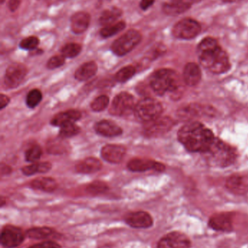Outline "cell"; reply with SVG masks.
I'll use <instances>...</instances> for the list:
<instances>
[{
  "label": "cell",
  "instance_id": "obj_46",
  "mask_svg": "<svg viewBox=\"0 0 248 248\" xmlns=\"http://www.w3.org/2000/svg\"><path fill=\"white\" fill-rule=\"evenodd\" d=\"M12 169L10 166H7V165L1 164V175H7L9 173H11Z\"/></svg>",
  "mask_w": 248,
  "mask_h": 248
},
{
  "label": "cell",
  "instance_id": "obj_36",
  "mask_svg": "<svg viewBox=\"0 0 248 248\" xmlns=\"http://www.w3.org/2000/svg\"><path fill=\"white\" fill-rule=\"evenodd\" d=\"M42 155V149L37 145H33L29 147L25 153V157H26V161L33 162L36 161L40 158Z\"/></svg>",
  "mask_w": 248,
  "mask_h": 248
},
{
  "label": "cell",
  "instance_id": "obj_20",
  "mask_svg": "<svg viewBox=\"0 0 248 248\" xmlns=\"http://www.w3.org/2000/svg\"><path fill=\"white\" fill-rule=\"evenodd\" d=\"M90 22V16L86 12H78L73 15L71 18V31L76 34L84 33Z\"/></svg>",
  "mask_w": 248,
  "mask_h": 248
},
{
  "label": "cell",
  "instance_id": "obj_22",
  "mask_svg": "<svg viewBox=\"0 0 248 248\" xmlns=\"http://www.w3.org/2000/svg\"><path fill=\"white\" fill-rule=\"evenodd\" d=\"M202 78V73L199 65L194 62L186 64L183 70V79L188 86L194 87L199 84Z\"/></svg>",
  "mask_w": 248,
  "mask_h": 248
},
{
  "label": "cell",
  "instance_id": "obj_45",
  "mask_svg": "<svg viewBox=\"0 0 248 248\" xmlns=\"http://www.w3.org/2000/svg\"><path fill=\"white\" fill-rule=\"evenodd\" d=\"M0 100H1V104H0L1 109L4 108L9 104V103H10V99H9V97L3 94H1Z\"/></svg>",
  "mask_w": 248,
  "mask_h": 248
},
{
  "label": "cell",
  "instance_id": "obj_27",
  "mask_svg": "<svg viewBox=\"0 0 248 248\" xmlns=\"http://www.w3.org/2000/svg\"><path fill=\"white\" fill-rule=\"evenodd\" d=\"M125 27H126V23L125 21H119L109 26H104L100 30V36L103 38L111 37L123 31Z\"/></svg>",
  "mask_w": 248,
  "mask_h": 248
},
{
  "label": "cell",
  "instance_id": "obj_21",
  "mask_svg": "<svg viewBox=\"0 0 248 248\" xmlns=\"http://www.w3.org/2000/svg\"><path fill=\"white\" fill-rule=\"evenodd\" d=\"M81 113L77 110H69L61 112L55 115L52 120L51 124L55 126L62 127L69 124H74L81 118Z\"/></svg>",
  "mask_w": 248,
  "mask_h": 248
},
{
  "label": "cell",
  "instance_id": "obj_13",
  "mask_svg": "<svg viewBox=\"0 0 248 248\" xmlns=\"http://www.w3.org/2000/svg\"><path fill=\"white\" fill-rule=\"evenodd\" d=\"M125 222L135 229H147L154 224L152 217L145 211H138L128 214L125 218Z\"/></svg>",
  "mask_w": 248,
  "mask_h": 248
},
{
  "label": "cell",
  "instance_id": "obj_11",
  "mask_svg": "<svg viewBox=\"0 0 248 248\" xmlns=\"http://www.w3.org/2000/svg\"><path fill=\"white\" fill-rule=\"evenodd\" d=\"M27 74V68L20 63H13L6 70L4 84L7 88L14 89L18 87Z\"/></svg>",
  "mask_w": 248,
  "mask_h": 248
},
{
  "label": "cell",
  "instance_id": "obj_12",
  "mask_svg": "<svg viewBox=\"0 0 248 248\" xmlns=\"http://www.w3.org/2000/svg\"><path fill=\"white\" fill-rule=\"evenodd\" d=\"M233 215L231 213H219L213 215L208 221L210 228L217 232H231L234 231Z\"/></svg>",
  "mask_w": 248,
  "mask_h": 248
},
{
  "label": "cell",
  "instance_id": "obj_43",
  "mask_svg": "<svg viewBox=\"0 0 248 248\" xmlns=\"http://www.w3.org/2000/svg\"><path fill=\"white\" fill-rule=\"evenodd\" d=\"M155 0H141L140 3V7L143 10H148L149 7L154 4Z\"/></svg>",
  "mask_w": 248,
  "mask_h": 248
},
{
  "label": "cell",
  "instance_id": "obj_16",
  "mask_svg": "<svg viewBox=\"0 0 248 248\" xmlns=\"http://www.w3.org/2000/svg\"><path fill=\"white\" fill-rule=\"evenodd\" d=\"M127 166L130 170L133 172H144L151 169L157 171H163L165 169L163 163L147 159H133L128 163Z\"/></svg>",
  "mask_w": 248,
  "mask_h": 248
},
{
  "label": "cell",
  "instance_id": "obj_29",
  "mask_svg": "<svg viewBox=\"0 0 248 248\" xmlns=\"http://www.w3.org/2000/svg\"><path fill=\"white\" fill-rule=\"evenodd\" d=\"M135 74V68L131 65L124 67L122 69L119 70L116 75L115 79L119 83H125L129 81Z\"/></svg>",
  "mask_w": 248,
  "mask_h": 248
},
{
  "label": "cell",
  "instance_id": "obj_44",
  "mask_svg": "<svg viewBox=\"0 0 248 248\" xmlns=\"http://www.w3.org/2000/svg\"><path fill=\"white\" fill-rule=\"evenodd\" d=\"M20 4V0H10L8 2V7L10 11L15 12Z\"/></svg>",
  "mask_w": 248,
  "mask_h": 248
},
{
  "label": "cell",
  "instance_id": "obj_15",
  "mask_svg": "<svg viewBox=\"0 0 248 248\" xmlns=\"http://www.w3.org/2000/svg\"><path fill=\"white\" fill-rule=\"evenodd\" d=\"M126 154L125 147L119 144H107L101 149V156L106 161L110 163H119Z\"/></svg>",
  "mask_w": 248,
  "mask_h": 248
},
{
  "label": "cell",
  "instance_id": "obj_10",
  "mask_svg": "<svg viewBox=\"0 0 248 248\" xmlns=\"http://www.w3.org/2000/svg\"><path fill=\"white\" fill-rule=\"evenodd\" d=\"M24 240V234L18 227L7 225L3 227L0 235V243L3 247L15 248Z\"/></svg>",
  "mask_w": 248,
  "mask_h": 248
},
{
  "label": "cell",
  "instance_id": "obj_9",
  "mask_svg": "<svg viewBox=\"0 0 248 248\" xmlns=\"http://www.w3.org/2000/svg\"><path fill=\"white\" fill-rule=\"evenodd\" d=\"M192 242L186 234L181 232H172L160 239L157 248H191Z\"/></svg>",
  "mask_w": 248,
  "mask_h": 248
},
{
  "label": "cell",
  "instance_id": "obj_26",
  "mask_svg": "<svg viewBox=\"0 0 248 248\" xmlns=\"http://www.w3.org/2000/svg\"><path fill=\"white\" fill-rule=\"evenodd\" d=\"M122 11L117 7H112L105 10L100 16L99 22L103 26H109L116 23V20L122 16Z\"/></svg>",
  "mask_w": 248,
  "mask_h": 248
},
{
  "label": "cell",
  "instance_id": "obj_35",
  "mask_svg": "<svg viewBox=\"0 0 248 248\" xmlns=\"http://www.w3.org/2000/svg\"><path fill=\"white\" fill-rule=\"evenodd\" d=\"M109 105V98L106 95L98 97L91 103V108L93 111L100 112L104 110Z\"/></svg>",
  "mask_w": 248,
  "mask_h": 248
},
{
  "label": "cell",
  "instance_id": "obj_42",
  "mask_svg": "<svg viewBox=\"0 0 248 248\" xmlns=\"http://www.w3.org/2000/svg\"><path fill=\"white\" fill-rule=\"evenodd\" d=\"M39 165V173H47L52 168V165L48 162H42V163H38Z\"/></svg>",
  "mask_w": 248,
  "mask_h": 248
},
{
  "label": "cell",
  "instance_id": "obj_41",
  "mask_svg": "<svg viewBox=\"0 0 248 248\" xmlns=\"http://www.w3.org/2000/svg\"><path fill=\"white\" fill-rule=\"evenodd\" d=\"M29 248H61V247L55 242L48 241L34 245Z\"/></svg>",
  "mask_w": 248,
  "mask_h": 248
},
{
  "label": "cell",
  "instance_id": "obj_7",
  "mask_svg": "<svg viewBox=\"0 0 248 248\" xmlns=\"http://www.w3.org/2000/svg\"><path fill=\"white\" fill-rule=\"evenodd\" d=\"M136 104L132 94L121 93L114 98L109 113L115 116H127L135 110Z\"/></svg>",
  "mask_w": 248,
  "mask_h": 248
},
{
  "label": "cell",
  "instance_id": "obj_31",
  "mask_svg": "<svg viewBox=\"0 0 248 248\" xmlns=\"http://www.w3.org/2000/svg\"><path fill=\"white\" fill-rule=\"evenodd\" d=\"M218 46H220L215 39L211 37H207L204 39L198 45V52L199 55V54L204 53V52L214 50V49L218 48Z\"/></svg>",
  "mask_w": 248,
  "mask_h": 248
},
{
  "label": "cell",
  "instance_id": "obj_32",
  "mask_svg": "<svg viewBox=\"0 0 248 248\" xmlns=\"http://www.w3.org/2000/svg\"><path fill=\"white\" fill-rule=\"evenodd\" d=\"M80 132V128L75 124H69L61 127L59 137L61 139L71 138Z\"/></svg>",
  "mask_w": 248,
  "mask_h": 248
},
{
  "label": "cell",
  "instance_id": "obj_30",
  "mask_svg": "<svg viewBox=\"0 0 248 248\" xmlns=\"http://www.w3.org/2000/svg\"><path fill=\"white\" fill-rule=\"evenodd\" d=\"M81 45L77 43H69L63 46L61 55L67 58H74L81 52Z\"/></svg>",
  "mask_w": 248,
  "mask_h": 248
},
{
  "label": "cell",
  "instance_id": "obj_34",
  "mask_svg": "<svg viewBox=\"0 0 248 248\" xmlns=\"http://www.w3.org/2000/svg\"><path fill=\"white\" fill-rule=\"evenodd\" d=\"M108 189H109V186L105 182L96 181L87 186V192L91 195H96L104 193Z\"/></svg>",
  "mask_w": 248,
  "mask_h": 248
},
{
  "label": "cell",
  "instance_id": "obj_8",
  "mask_svg": "<svg viewBox=\"0 0 248 248\" xmlns=\"http://www.w3.org/2000/svg\"><path fill=\"white\" fill-rule=\"evenodd\" d=\"M201 26L197 20L191 18L182 19L178 22L173 29V35L181 39H194L200 33Z\"/></svg>",
  "mask_w": 248,
  "mask_h": 248
},
{
  "label": "cell",
  "instance_id": "obj_24",
  "mask_svg": "<svg viewBox=\"0 0 248 248\" xmlns=\"http://www.w3.org/2000/svg\"><path fill=\"white\" fill-rule=\"evenodd\" d=\"M98 71V65L93 61L83 64L75 72V78L80 81H87L96 75Z\"/></svg>",
  "mask_w": 248,
  "mask_h": 248
},
{
  "label": "cell",
  "instance_id": "obj_5",
  "mask_svg": "<svg viewBox=\"0 0 248 248\" xmlns=\"http://www.w3.org/2000/svg\"><path fill=\"white\" fill-rule=\"evenodd\" d=\"M134 113L138 119L147 123L160 117L163 113V106L158 100L146 97L137 103Z\"/></svg>",
  "mask_w": 248,
  "mask_h": 248
},
{
  "label": "cell",
  "instance_id": "obj_40",
  "mask_svg": "<svg viewBox=\"0 0 248 248\" xmlns=\"http://www.w3.org/2000/svg\"><path fill=\"white\" fill-rule=\"evenodd\" d=\"M22 173L26 175V176H32V175L35 174V173H39V165H38V163L24 166L22 169Z\"/></svg>",
  "mask_w": 248,
  "mask_h": 248
},
{
  "label": "cell",
  "instance_id": "obj_3",
  "mask_svg": "<svg viewBox=\"0 0 248 248\" xmlns=\"http://www.w3.org/2000/svg\"><path fill=\"white\" fill-rule=\"evenodd\" d=\"M199 57L201 65L214 74H223L230 68L228 55L220 46L214 50L199 54Z\"/></svg>",
  "mask_w": 248,
  "mask_h": 248
},
{
  "label": "cell",
  "instance_id": "obj_28",
  "mask_svg": "<svg viewBox=\"0 0 248 248\" xmlns=\"http://www.w3.org/2000/svg\"><path fill=\"white\" fill-rule=\"evenodd\" d=\"M52 230L48 227H36V228H32L26 232V235L29 238L36 239V240H40V239L48 238L50 236L52 235Z\"/></svg>",
  "mask_w": 248,
  "mask_h": 248
},
{
  "label": "cell",
  "instance_id": "obj_14",
  "mask_svg": "<svg viewBox=\"0 0 248 248\" xmlns=\"http://www.w3.org/2000/svg\"><path fill=\"white\" fill-rule=\"evenodd\" d=\"M173 125V121L170 118L160 117L155 120L147 122L144 131L147 136L154 137L167 132L172 128Z\"/></svg>",
  "mask_w": 248,
  "mask_h": 248
},
{
  "label": "cell",
  "instance_id": "obj_39",
  "mask_svg": "<svg viewBox=\"0 0 248 248\" xmlns=\"http://www.w3.org/2000/svg\"><path fill=\"white\" fill-rule=\"evenodd\" d=\"M65 57L63 56L62 55H55V56L52 57L48 61L47 67L50 70L59 68L65 63Z\"/></svg>",
  "mask_w": 248,
  "mask_h": 248
},
{
  "label": "cell",
  "instance_id": "obj_48",
  "mask_svg": "<svg viewBox=\"0 0 248 248\" xmlns=\"http://www.w3.org/2000/svg\"><path fill=\"white\" fill-rule=\"evenodd\" d=\"M4 0H1V2L3 3V2H4Z\"/></svg>",
  "mask_w": 248,
  "mask_h": 248
},
{
  "label": "cell",
  "instance_id": "obj_2",
  "mask_svg": "<svg viewBox=\"0 0 248 248\" xmlns=\"http://www.w3.org/2000/svg\"><path fill=\"white\" fill-rule=\"evenodd\" d=\"M179 84V77L176 71L167 68L158 70L150 78V86L153 91L159 95L176 91Z\"/></svg>",
  "mask_w": 248,
  "mask_h": 248
},
{
  "label": "cell",
  "instance_id": "obj_33",
  "mask_svg": "<svg viewBox=\"0 0 248 248\" xmlns=\"http://www.w3.org/2000/svg\"><path fill=\"white\" fill-rule=\"evenodd\" d=\"M42 100V94L39 90H32L29 92L26 97V104L30 108H34L41 103Z\"/></svg>",
  "mask_w": 248,
  "mask_h": 248
},
{
  "label": "cell",
  "instance_id": "obj_38",
  "mask_svg": "<svg viewBox=\"0 0 248 248\" xmlns=\"http://www.w3.org/2000/svg\"><path fill=\"white\" fill-rule=\"evenodd\" d=\"M39 40L36 36H29L20 42V47L26 50H33L37 47Z\"/></svg>",
  "mask_w": 248,
  "mask_h": 248
},
{
  "label": "cell",
  "instance_id": "obj_18",
  "mask_svg": "<svg viewBox=\"0 0 248 248\" xmlns=\"http://www.w3.org/2000/svg\"><path fill=\"white\" fill-rule=\"evenodd\" d=\"M199 0H172L163 4V11L168 16H178L191 8Z\"/></svg>",
  "mask_w": 248,
  "mask_h": 248
},
{
  "label": "cell",
  "instance_id": "obj_37",
  "mask_svg": "<svg viewBox=\"0 0 248 248\" xmlns=\"http://www.w3.org/2000/svg\"><path fill=\"white\" fill-rule=\"evenodd\" d=\"M66 148L65 143L58 140H52L48 145V152L51 154H62Z\"/></svg>",
  "mask_w": 248,
  "mask_h": 248
},
{
  "label": "cell",
  "instance_id": "obj_4",
  "mask_svg": "<svg viewBox=\"0 0 248 248\" xmlns=\"http://www.w3.org/2000/svg\"><path fill=\"white\" fill-rule=\"evenodd\" d=\"M205 153L209 155L210 160L213 164L222 167L230 166L236 159L235 150L217 138Z\"/></svg>",
  "mask_w": 248,
  "mask_h": 248
},
{
  "label": "cell",
  "instance_id": "obj_19",
  "mask_svg": "<svg viewBox=\"0 0 248 248\" xmlns=\"http://www.w3.org/2000/svg\"><path fill=\"white\" fill-rule=\"evenodd\" d=\"M95 130L99 135L106 137H118L123 132L121 127L117 124L109 120H103L98 122L95 125Z\"/></svg>",
  "mask_w": 248,
  "mask_h": 248
},
{
  "label": "cell",
  "instance_id": "obj_47",
  "mask_svg": "<svg viewBox=\"0 0 248 248\" xmlns=\"http://www.w3.org/2000/svg\"><path fill=\"white\" fill-rule=\"evenodd\" d=\"M223 1H224V2H235V1H240V0H222Z\"/></svg>",
  "mask_w": 248,
  "mask_h": 248
},
{
  "label": "cell",
  "instance_id": "obj_6",
  "mask_svg": "<svg viewBox=\"0 0 248 248\" xmlns=\"http://www.w3.org/2000/svg\"><path fill=\"white\" fill-rule=\"evenodd\" d=\"M141 39V34L138 31L131 29L115 40L111 48L115 55L124 56L136 47Z\"/></svg>",
  "mask_w": 248,
  "mask_h": 248
},
{
  "label": "cell",
  "instance_id": "obj_1",
  "mask_svg": "<svg viewBox=\"0 0 248 248\" xmlns=\"http://www.w3.org/2000/svg\"><path fill=\"white\" fill-rule=\"evenodd\" d=\"M178 139L192 153H205L215 141V137L211 130L199 122H191L180 128Z\"/></svg>",
  "mask_w": 248,
  "mask_h": 248
},
{
  "label": "cell",
  "instance_id": "obj_23",
  "mask_svg": "<svg viewBox=\"0 0 248 248\" xmlns=\"http://www.w3.org/2000/svg\"><path fill=\"white\" fill-rule=\"evenodd\" d=\"M101 162L96 157H88L77 163L75 166L76 170L80 173L90 174L96 173L101 169Z\"/></svg>",
  "mask_w": 248,
  "mask_h": 248
},
{
  "label": "cell",
  "instance_id": "obj_17",
  "mask_svg": "<svg viewBox=\"0 0 248 248\" xmlns=\"http://www.w3.org/2000/svg\"><path fill=\"white\" fill-rule=\"evenodd\" d=\"M226 186L231 193L244 195L248 193V176L234 175L227 179Z\"/></svg>",
  "mask_w": 248,
  "mask_h": 248
},
{
  "label": "cell",
  "instance_id": "obj_25",
  "mask_svg": "<svg viewBox=\"0 0 248 248\" xmlns=\"http://www.w3.org/2000/svg\"><path fill=\"white\" fill-rule=\"evenodd\" d=\"M33 189L44 192H52L57 188V183L55 179L50 177H41L34 179L31 183Z\"/></svg>",
  "mask_w": 248,
  "mask_h": 248
}]
</instances>
